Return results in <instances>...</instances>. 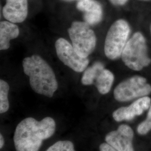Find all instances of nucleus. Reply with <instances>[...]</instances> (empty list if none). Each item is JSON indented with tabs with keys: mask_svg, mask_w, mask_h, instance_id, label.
Masks as SVG:
<instances>
[{
	"mask_svg": "<svg viewBox=\"0 0 151 151\" xmlns=\"http://www.w3.org/2000/svg\"><path fill=\"white\" fill-rule=\"evenodd\" d=\"M100 151H118L112 146L109 145L106 142L101 143L99 146Z\"/></svg>",
	"mask_w": 151,
	"mask_h": 151,
	"instance_id": "a211bd4d",
	"label": "nucleus"
},
{
	"mask_svg": "<svg viewBox=\"0 0 151 151\" xmlns=\"http://www.w3.org/2000/svg\"><path fill=\"white\" fill-rule=\"evenodd\" d=\"M20 30L15 23L9 21L0 22V50H5L10 48V41L18 37Z\"/></svg>",
	"mask_w": 151,
	"mask_h": 151,
	"instance_id": "f8f14e48",
	"label": "nucleus"
},
{
	"mask_svg": "<svg viewBox=\"0 0 151 151\" xmlns=\"http://www.w3.org/2000/svg\"><path fill=\"white\" fill-rule=\"evenodd\" d=\"M55 48L57 57L65 65L76 72H82L86 69L88 58L80 56L66 39L59 38L55 43Z\"/></svg>",
	"mask_w": 151,
	"mask_h": 151,
	"instance_id": "0eeeda50",
	"label": "nucleus"
},
{
	"mask_svg": "<svg viewBox=\"0 0 151 151\" xmlns=\"http://www.w3.org/2000/svg\"><path fill=\"white\" fill-rule=\"evenodd\" d=\"M151 93V85L146 78L134 76L119 83L114 90V97L119 102H127Z\"/></svg>",
	"mask_w": 151,
	"mask_h": 151,
	"instance_id": "423d86ee",
	"label": "nucleus"
},
{
	"mask_svg": "<svg viewBox=\"0 0 151 151\" xmlns=\"http://www.w3.org/2000/svg\"><path fill=\"white\" fill-rule=\"evenodd\" d=\"M104 68V65L101 62H95L91 66L85 70L81 78L82 84L85 86L93 85L97 75Z\"/></svg>",
	"mask_w": 151,
	"mask_h": 151,
	"instance_id": "4468645a",
	"label": "nucleus"
},
{
	"mask_svg": "<svg viewBox=\"0 0 151 151\" xmlns=\"http://www.w3.org/2000/svg\"><path fill=\"white\" fill-rule=\"evenodd\" d=\"M10 90L9 83L4 80H0V113H6L10 108L8 95Z\"/></svg>",
	"mask_w": 151,
	"mask_h": 151,
	"instance_id": "2eb2a0df",
	"label": "nucleus"
},
{
	"mask_svg": "<svg viewBox=\"0 0 151 151\" xmlns=\"http://www.w3.org/2000/svg\"><path fill=\"white\" fill-rule=\"evenodd\" d=\"M137 132L140 135H146L151 130V105L148 109L146 120L139 124L137 127Z\"/></svg>",
	"mask_w": 151,
	"mask_h": 151,
	"instance_id": "f3484780",
	"label": "nucleus"
},
{
	"mask_svg": "<svg viewBox=\"0 0 151 151\" xmlns=\"http://www.w3.org/2000/svg\"><path fill=\"white\" fill-rule=\"evenodd\" d=\"M140 1H150V0H140Z\"/></svg>",
	"mask_w": 151,
	"mask_h": 151,
	"instance_id": "4be33fe9",
	"label": "nucleus"
},
{
	"mask_svg": "<svg viewBox=\"0 0 151 151\" xmlns=\"http://www.w3.org/2000/svg\"><path fill=\"white\" fill-rule=\"evenodd\" d=\"M121 58L125 65L132 70L139 71L150 65L151 59L148 54L146 39L142 32H135L128 40Z\"/></svg>",
	"mask_w": 151,
	"mask_h": 151,
	"instance_id": "7ed1b4c3",
	"label": "nucleus"
},
{
	"mask_svg": "<svg viewBox=\"0 0 151 151\" xmlns=\"http://www.w3.org/2000/svg\"><path fill=\"white\" fill-rule=\"evenodd\" d=\"M110 2L115 6L124 5L128 0H109Z\"/></svg>",
	"mask_w": 151,
	"mask_h": 151,
	"instance_id": "6ab92c4d",
	"label": "nucleus"
},
{
	"mask_svg": "<svg viewBox=\"0 0 151 151\" xmlns=\"http://www.w3.org/2000/svg\"><path fill=\"white\" fill-rule=\"evenodd\" d=\"M130 32L129 24L124 19L117 20L111 25L104 44V53L108 59L116 60L121 57Z\"/></svg>",
	"mask_w": 151,
	"mask_h": 151,
	"instance_id": "20e7f679",
	"label": "nucleus"
},
{
	"mask_svg": "<svg viewBox=\"0 0 151 151\" xmlns=\"http://www.w3.org/2000/svg\"><path fill=\"white\" fill-rule=\"evenodd\" d=\"M56 123L47 116L40 121L32 117L22 120L17 124L14 135L16 151H39L44 140L54 135Z\"/></svg>",
	"mask_w": 151,
	"mask_h": 151,
	"instance_id": "f257e3e1",
	"label": "nucleus"
},
{
	"mask_svg": "<svg viewBox=\"0 0 151 151\" xmlns=\"http://www.w3.org/2000/svg\"><path fill=\"white\" fill-rule=\"evenodd\" d=\"M151 105V99L148 96L140 97L128 106L118 108L113 113L114 120L117 122L130 121L139 116L149 109Z\"/></svg>",
	"mask_w": 151,
	"mask_h": 151,
	"instance_id": "1a4fd4ad",
	"label": "nucleus"
},
{
	"mask_svg": "<svg viewBox=\"0 0 151 151\" xmlns=\"http://www.w3.org/2000/svg\"><path fill=\"white\" fill-rule=\"evenodd\" d=\"M63 1H65V2H73V1H80L82 0H62Z\"/></svg>",
	"mask_w": 151,
	"mask_h": 151,
	"instance_id": "412c9836",
	"label": "nucleus"
},
{
	"mask_svg": "<svg viewBox=\"0 0 151 151\" xmlns=\"http://www.w3.org/2000/svg\"><path fill=\"white\" fill-rule=\"evenodd\" d=\"M76 7L77 10L83 12L84 22L90 26L96 25L103 20V7L97 1L82 0L78 1Z\"/></svg>",
	"mask_w": 151,
	"mask_h": 151,
	"instance_id": "9b49d317",
	"label": "nucleus"
},
{
	"mask_svg": "<svg viewBox=\"0 0 151 151\" xmlns=\"http://www.w3.org/2000/svg\"><path fill=\"white\" fill-rule=\"evenodd\" d=\"M45 151H76L74 144L70 140H59Z\"/></svg>",
	"mask_w": 151,
	"mask_h": 151,
	"instance_id": "dca6fc26",
	"label": "nucleus"
},
{
	"mask_svg": "<svg viewBox=\"0 0 151 151\" xmlns=\"http://www.w3.org/2000/svg\"></svg>",
	"mask_w": 151,
	"mask_h": 151,
	"instance_id": "5701e85b",
	"label": "nucleus"
},
{
	"mask_svg": "<svg viewBox=\"0 0 151 151\" xmlns=\"http://www.w3.org/2000/svg\"><path fill=\"white\" fill-rule=\"evenodd\" d=\"M5 145V140H4V136L2 135V134H0V148L2 149Z\"/></svg>",
	"mask_w": 151,
	"mask_h": 151,
	"instance_id": "aec40b11",
	"label": "nucleus"
},
{
	"mask_svg": "<svg viewBox=\"0 0 151 151\" xmlns=\"http://www.w3.org/2000/svg\"><path fill=\"white\" fill-rule=\"evenodd\" d=\"M72 45L81 57L88 58L96 45V37L90 25L85 22H73L68 29Z\"/></svg>",
	"mask_w": 151,
	"mask_h": 151,
	"instance_id": "39448f33",
	"label": "nucleus"
},
{
	"mask_svg": "<svg viewBox=\"0 0 151 151\" xmlns=\"http://www.w3.org/2000/svg\"><path fill=\"white\" fill-rule=\"evenodd\" d=\"M22 67L34 91L46 97L53 96L58 83L53 69L43 58L35 54L26 57L22 61Z\"/></svg>",
	"mask_w": 151,
	"mask_h": 151,
	"instance_id": "f03ea898",
	"label": "nucleus"
},
{
	"mask_svg": "<svg viewBox=\"0 0 151 151\" xmlns=\"http://www.w3.org/2000/svg\"><path fill=\"white\" fill-rule=\"evenodd\" d=\"M134 132L127 124L119 125L118 129L105 136V142L118 151H134L133 140Z\"/></svg>",
	"mask_w": 151,
	"mask_h": 151,
	"instance_id": "6e6552de",
	"label": "nucleus"
},
{
	"mask_svg": "<svg viewBox=\"0 0 151 151\" xmlns=\"http://www.w3.org/2000/svg\"><path fill=\"white\" fill-rule=\"evenodd\" d=\"M2 14L7 21L13 23H22L28 14L27 0H6Z\"/></svg>",
	"mask_w": 151,
	"mask_h": 151,
	"instance_id": "9d476101",
	"label": "nucleus"
},
{
	"mask_svg": "<svg viewBox=\"0 0 151 151\" xmlns=\"http://www.w3.org/2000/svg\"><path fill=\"white\" fill-rule=\"evenodd\" d=\"M114 81V76L110 70L104 68L97 75L93 85L99 92L106 95L110 91Z\"/></svg>",
	"mask_w": 151,
	"mask_h": 151,
	"instance_id": "ddd939ff",
	"label": "nucleus"
}]
</instances>
